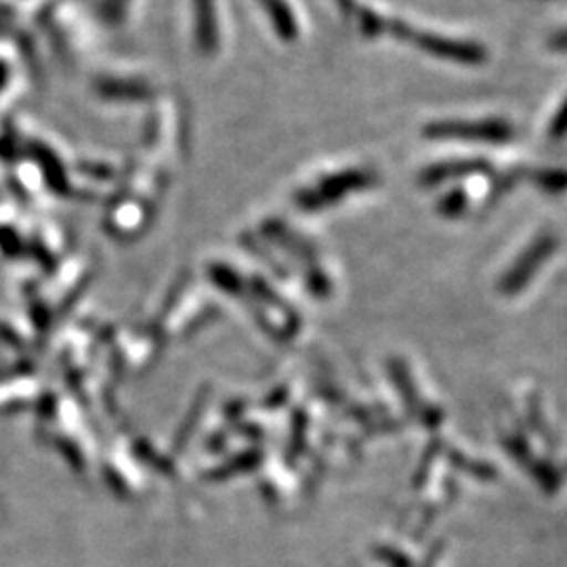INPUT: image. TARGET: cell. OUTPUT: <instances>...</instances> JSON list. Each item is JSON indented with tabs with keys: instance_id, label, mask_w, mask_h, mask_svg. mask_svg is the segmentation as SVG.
<instances>
[{
	"instance_id": "cell-3",
	"label": "cell",
	"mask_w": 567,
	"mask_h": 567,
	"mask_svg": "<svg viewBox=\"0 0 567 567\" xmlns=\"http://www.w3.org/2000/svg\"><path fill=\"white\" fill-rule=\"evenodd\" d=\"M267 11L274 16V23H276V30L280 32V37H284V41H292V37L297 34V28H295V20L288 11V7L284 4L282 0H264Z\"/></svg>"
},
{
	"instance_id": "cell-2",
	"label": "cell",
	"mask_w": 567,
	"mask_h": 567,
	"mask_svg": "<svg viewBox=\"0 0 567 567\" xmlns=\"http://www.w3.org/2000/svg\"><path fill=\"white\" fill-rule=\"evenodd\" d=\"M426 135L431 137H456L465 142H508L513 135V128L507 122L484 121V122H463V124H433L426 128Z\"/></svg>"
},
{
	"instance_id": "cell-1",
	"label": "cell",
	"mask_w": 567,
	"mask_h": 567,
	"mask_svg": "<svg viewBox=\"0 0 567 567\" xmlns=\"http://www.w3.org/2000/svg\"><path fill=\"white\" fill-rule=\"evenodd\" d=\"M370 179L372 177L364 171H347L341 175L328 177L324 182L313 185L311 189L299 194L297 203L301 204V208H307V210L324 208L326 204L343 198L344 194H349V192H355V187H364L370 183Z\"/></svg>"
}]
</instances>
